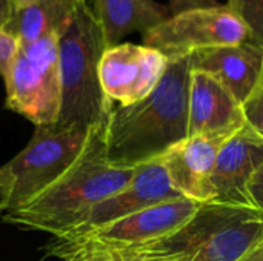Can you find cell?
<instances>
[{"mask_svg": "<svg viewBox=\"0 0 263 261\" xmlns=\"http://www.w3.org/2000/svg\"><path fill=\"white\" fill-rule=\"evenodd\" d=\"M191 71V55L168 58L165 74L148 97L114 106L105 126V154L111 165L142 166L188 137Z\"/></svg>", "mask_w": 263, "mask_h": 261, "instance_id": "6da1fadb", "label": "cell"}, {"mask_svg": "<svg viewBox=\"0 0 263 261\" xmlns=\"http://www.w3.org/2000/svg\"><path fill=\"white\" fill-rule=\"evenodd\" d=\"M105 126L97 131L88 151L68 174L28 206L5 214L2 220L22 229L48 232L52 237L79 226L92 206L123 189L139 166L120 168L108 162Z\"/></svg>", "mask_w": 263, "mask_h": 261, "instance_id": "7a4b0ae2", "label": "cell"}, {"mask_svg": "<svg viewBox=\"0 0 263 261\" xmlns=\"http://www.w3.org/2000/svg\"><path fill=\"white\" fill-rule=\"evenodd\" d=\"M103 31L86 0L80 2L69 25L59 35L60 114L59 128L106 125L114 109L100 85L99 65L106 49Z\"/></svg>", "mask_w": 263, "mask_h": 261, "instance_id": "3957f363", "label": "cell"}, {"mask_svg": "<svg viewBox=\"0 0 263 261\" xmlns=\"http://www.w3.org/2000/svg\"><path fill=\"white\" fill-rule=\"evenodd\" d=\"M96 128L40 126L14 158L0 166V186L6 192V212L28 206L43 191L68 174L88 151Z\"/></svg>", "mask_w": 263, "mask_h": 261, "instance_id": "277c9868", "label": "cell"}, {"mask_svg": "<svg viewBox=\"0 0 263 261\" xmlns=\"http://www.w3.org/2000/svg\"><path fill=\"white\" fill-rule=\"evenodd\" d=\"M202 205L188 198H174L131 214L106 226L74 237H51L46 255L66 258L80 251L131 252L170 237L191 220Z\"/></svg>", "mask_w": 263, "mask_h": 261, "instance_id": "5b68a950", "label": "cell"}, {"mask_svg": "<svg viewBox=\"0 0 263 261\" xmlns=\"http://www.w3.org/2000/svg\"><path fill=\"white\" fill-rule=\"evenodd\" d=\"M6 108L32 122L35 128L54 126L60 114L59 37L20 45L6 74Z\"/></svg>", "mask_w": 263, "mask_h": 261, "instance_id": "8992f818", "label": "cell"}, {"mask_svg": "<svg viewBox=\"0 0 263 261\" xmlns=\"http://www.w3.org/2000/svg\"><path fill=\"white\" fill-rule=\"evenodd\" d=\"M142 38L143 45L173 58L210 48L242 43L248 40V32L231 8L219 5L170 15L165 22L145 32Z\"/></svg>", "mask_w": 263, "mask_h": 261, "instance_id": "52a82bcc", "label": "cell"}, {"mask_svg": "<svg viewBox=\"0 0 263 261\" xmlns=\"http://www.w3.org/2000/svg\"><path fill=\"white\" fill-rule=\"evenodd\" d=\"M166 66L168 57L151 46L119 43L106 48L100 58V85L111 103L129 106L154 91Z\"/></svg>", "mask_w": 263, "mask_h": 261, "instance_id": "ba28073f", "label": "cell"}, {"mask_svg": "<svg viewBox=\"0 0 263 261\" xmlns=\"http://www.w3.org/2000/svg\"><path fill=\"white\" fill-rule=\"evenodd\" d=\"M174 198H180V194L173 188L159 158L139 166L133 180L119 192L92 206L79 226L52 237H74L86 234L131 214Z\"/></svg>", "mask_w": 263, "mask_h": 261, "instance_id": "9c48e42d", "label": "cell"}, {"mask_svg": "<svg viewBox=\"0 0 263 261\" xmlns=\"http://www.w3.org/2000/svg\"><path fill=\"white\" fill-rule=\"evenodd\" d=\"M245 126L242 105L214 77L193 69L188 97V137L231 138Z\"/></svg>", "mask_w": 263, "mask_h": 261, "instance_id": "30bf717a", "label": "cell"}, {"mask_svg": "<svg viewBox=\"0 0 263 261\" xmlns=\"http://www.w3.org/2000/svg\"><path fill=\"white\" fill-rule=\"evenodd\" d=\"M262 162L263 140L245 125L219 151L211 175L213 203L253 209L248 198V185Z\"/></svg>", "mask_w": 263, "mask_h": 261, "instance_id": "8fae6325", "label": "cell"}, {"mask_svg": "<svg viewBox=\"0 0 263 261\" xmlns=\"http://www.w3.org/2000/svg\"><path fill=\"white\" fill-rule=\"evenodd\" d=\"M225 142V138L205 135L186 137L160 157L166 175L180 197L199 205L214 202L211 175Z\"/></svg>", "mask_w": 263, "mask_h": 261, "instance_id": "7c38bea8", "label": "cell"}, {"mask_svg": "<svg viewBox=\"0 0 263 261\" xmlns=\"http://www.w3.org/2000/svg\"><path fill=\"white\" fill-rule=\"evenodd\" d=\"M193 69L203 71L225 86L242 105L263 74V48L250 40L191 54Z\"/></svg>", "mask_w": 263, "mask_h": 261, "instance_id": "4fadbf2b", "label": "cell"}, {"mask_svg": "<svg viewBox=\"0 0 263 261\" xmlns=\"http://www.w3.org/2000/svg\"><path fill=\"white\" fill-rule=\"evenodd\" d=\"M83 0H11L9 18L2 31L20 45L60 35Z\"/></svg>", "mask_w": 263, "mask_h": 261, "instance_id": "5bb4252c", "label": "cell"}, {"mask_svg": "<svg viewBox=\"0 0 263 261\" xmlns=\"http://www.w3.org/2000/svg\"><path fill=\"white\" fill-rule=\"evenodd\" d=\"M91 11L108 48L122 43L133 32L143 35L171 15L168 5L154 0H92Z\"/></svg>", "mask_w": 263, "mask_h": 261, "instance_id": "9a60e30c", "label": "cell"}, {"mask_svg": "<svg viewBox=\"0 0 263 261\" xmlns=\"http://www.w3.org/2000/svg\"><path fill=\"white\" fill-rule=\"evenodd\" d=\"M263 242V214L256 212L222 228L193 261H240Z\"/></svg>", "mask_w": 263, "mask_h": 261, "instance_id": "2e32d148", "label": "cell"}, {"mask_svg": "<svg viewBox=\"0 0 263 261\" xmlns=\"http://www.w3.org/2000/svg\"><path fill=\"white\" fill-rule=\"evenodd\" d=\"M227 6L243 22L248 40L263 48V0H228Z\"/></svg>", "mask_w": 263, "mask_h": 261, "instance_id": "e0dca14e", "label": "cell"}, {"mask_svg": "<svg viewBox=\"0 0 263 261\" xmlns=\"http://www.w3.org/2000/svg\"><path fill=\"white\" fill-rule=\"evenodd\" d=\"M242 112L245 125L263 140V74L254 91L242 103Z\"/></svg>", "mask_w": 263, "mask_h": 261, "instance_id": "ac0fdd59", "label": "cell"}, {"mask_svg": "<svg viewBox=\"0 0 263 261\" xmlns=\"http://www.w3.org/2000/svg\"><path fill=\"white\" fill-rule=\"evenodd\" d=\"M17 49H18V42L12 35L0 29V75L2 78L6 77L11 68V63L17 54Z\"/></svg>", "mask_w": 263, "mask_h": 261, "instance_id": "d6986e66", "label": "cell"}, {"mask_svg": "<svg viewBox=\"0 0 263 261\" xmlns=\"http://www.w3.org/2000/svg\"><path fill=\"white\" fill-rule=\"evenodd\" d=\"M248 198L254 211L263 214V162L253 174L248 185Z\"/></svg>", "mask_w": 263, "mask_h": 261, "instance_id": "ffe728a7", "label": "cell"}, {"mask_svg": "<svg viewBox=\"0 0 263 261\" xmlns=\"http://www.w3.org/2000/svg\"><path fill=\"white\" fill-rule=\"evenodd\" d=\"M222 3H219L217 0H170L168 8L171 15L188 11V9H197V8H214L219 6Z\"/></svg>", "mask_w": 263, "mask_h": 261, "instance_id": "44dd1931", "label": "cell"}, {"mask_svg": "<svg viewBox=\"0 0 263 261\" xmlns=\"http://www.w3.org/2000/svg\"><path fill=\"white\" fill-rule=\"evenodd\" d=\"M62 261H117L111 252L103 251H80Z\"/></svg>", "mask_w": 263, "mask_h": 261, "instance_id": "7402d4cb", "label": "cell"}, {"mask_svg": "<svg viewBox=\"0 0 263 261\" xmlns=\"http://www.w3.org/2000/svg\"><path fill=\"white\" fill-rule=\"evenodd\" d=\"M11 12V0H0V29L5 28Z\"/></svg>", "mask_w": 263, "mask_h": 261, "instance_id": "603a6c76", "label": "cell"}, {"mask_svg": "<svg viewBox=\"0 0 263 261\" xmlns=\"http://www.w3.org/2000/svg\"><path fill=\"white\" fill-rule=\"evenodd\" d=\"M240 261H263V242Z\"/></svg>", "mask_w": 263, "mask_h": 261, "instance_id": "cb8c5ba5", "label": "cell"}, {"mask_svg": "<svg viewBox=\"0 0 263 261\" xmlns=\"http://www.w3.org/2000/svg\"><path fill=\"white\" fill-rule=\"evenodd\" d=\"M5 212H6V192H5V189L0 186V220H2V217L5 215Z\"/></svg>", "mask_w": 263, "mask_h": 261, "instance_id": "d4e9b609", "label": "cell"}, {"mask_svg": "<svg viewBox=\"0 0 263 261\" xmlns=\"http://www.w3.org/2000/svg\"><path fill=\"white\" fill-rule=\"evenodd\" d=\"M126 261H180V260H170V258H133Z\"/></svg>", "mask_w": 263, "mask_h": 261, "instance_id": "484cf974", "label": "cell"}]
</instances>
